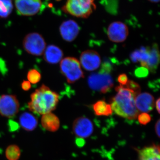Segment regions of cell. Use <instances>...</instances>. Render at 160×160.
<instances>
[{"label":"cell","instance_id":"24","mask_svg":"<svg viewBox=\"0 0 160 160\" xmlns=\"http://www.w3.org/2000/svg\"><path fill=\"white\" fill-rule=\"evenodd\" d=\"M123 86L133 92L136 96L141 93V87L139 84L134 81L128 80L126 85Z\"/></svg>","mask_w":160,"mask_h":160},{"label":"cell","instance_id":"12","mask_svg":"<svg viewBox=\"0 0 160 160\" xmlns=\"http://www.w3.org/2000/svg\"><path fill=\"white\" fill-rule=\"evenodd\" d=\"M59 31L62 38L68 42L74 41L79 33L80 27L75 21L67 20L62 23Z\"/></svg>","mask_w":160,"mask_h":160},{"label":"cell","instance_id":"5","mask_svg":"<svg viewBox=\"0 0 160 160\" xmlns=\"http://www.w3.org/2000/svg\"><path fill=\"white\" fill-rule=\"evenodd\" d=\"M61 73L66 78L68 83L72 84L84 77L79 61L73 57L62 59L60 63Z\"/></svg>","mask_w":160,"mask_h":160},{"label":"cell","instance_id":"22","mask_svg":"<svg viewBox=\"0 0 160 160\" xmlns=\"http://www.w3.org/2000/svg\"><path fill=\"white\" fill-rule=\"evenodd\" d=\"M6 157L8 160H18L21 155V151L18 146L11 145L6 150Z\"/></svg>","mask_w":160,"mask_h":160},{"label":"cell","instance_id":"21","mask_svg":"<svg viewBox=\"0 0 160 160\" xmlns=\"http://www.w3.org/2000/svg\"><path fill=\"white\" fill-rule=\"evenodd\" d=\"M12 9V0H0V18H5L8 17Z\"/></svg>","mask_w":160,"mask_h":160},{"label":"cell","instance_id":"28","mask_svg":"<svg viewBox=\"0 0 160 160\" xmlns=\"http://www.w3.org/2000/svg\"><path fill=\"white\" fill-rule=\"evenodd\" d=\"M21 87H22V89L24 91H28L31 89V83L29 82L28 81L23 80L21 84Z\"/></svg>","mask_w":160,"mask_h":160},{"label":"cell","instance_id":"13","mask_svg":"<svg viewBox=\"0 0 160 160\" xmlns=\"http://www.w3.org/2000/svg\"><path fill=\"white\" fill-rule=\"evenodd\" d=\"M135 104L138 111L147 113L154 108V98L148 92L140 93L136 97Z\"/></svg>","mask_w":160,"mask_h":160},{"label":"cell","instance_id":"8","mask_svg":"<svg viewBox=\"0 0 160 160\" xmlns=\"http://www.w3.org/2000/svg\"><path fill=\"white\" fill-rule=\"evenodd\" d=\"M18 14L31 16L39 12L42 7V0H15Z\"/></svg>","mask_w":160,"mask_h":160},{"label":"cell","instance_id":"3","mask_svg":"<svg viewBox=\"0 0 160 160\" xmlns=\"http://www.w3.org/2000/svg\"><path fill=\"white\" fill-rule=\"evenodd\" d=\"M100 72L93 73L88 77V83L90 89L105 93L109 91L113 86V81L110 74V66L104 63Z\"/></svg>","mask_w":160,"mask_h":160},{"label":"cell","instance_id":"1","mask_svg":"<svg viewBox=\"0 0 160 160\" xmlns=\"http://www.w3.org/2000/svg\"><path fill=\"white\" fill-rule=\"evenodd\" d=\"M59 99V95L57 92L43 84L30 95L28 109L35 114L42 115L56 109Z\"/></svg>","mask_w":160,"mask_h":160},{"label":"cell","instance_id":"26","mask_svg":"<svg viewBox=\"0 0 160 160\" xmlns=\"http://www.w3.org/2000/svg\"><path fill=\"white\" fill-rule=\"evenodd\" d=\"M149 73L148 69L143 66L137 68L135 71V75L138 78H146L148 75Z\"/></svg>","mask_w":160,"mask_h":160},{"label":"cell","instance_id":"20","mask_svg":"<svg viewBox=\"0 0 160 160\" xmlns=\"http://www.w3.org/2000/svg\"><path fill=\"white\" fill-rule=\"evenodd\" d=\"M92 108L95 114L98 116H108L113 112L110 104H107L103 100H100L94 103Z\"/></svg>","mask_w":160,"mask_h":160},{"label":"cell","instance_id":"4","mask_svg":"<svg viewBox=\"0 0 160 160\" xmlns=\"http://www.w3.org/2000/svg\"><path fill=\"white\" fill-rule=\"evenodd\" d=\"M94 0H68L64 6L67 13L77 18L89 17L96 9Z\"/></svg>","mask_w":160,"mask_h":160},{"label":"cell","instance_id":"14","mask_svg":"<svg viewBox=\"0 0 160 160\" xmlns=\"http://www.w3.org/2000/svg\"><path fill=\"white\" fill-rule=\"evenodd\" d=\"M43 58L48 64H57L62 59L63 52L59 47L54 45H49L46 47Z\"/></svg>","mask_w":160,"mask_h":160},{"label":"cell","instance_id":"25","mask_svg":"<svg viewBox=\"0 0 160 160\" xmlns=\"http://www.w3.org/2000/svg\"><path fill=\"white\" fill-rule=\"evenodd\" d=\"M137 118L139 122L141 125H147L151 120V117L146 112H142L138 115Z\"/></svg>","mask_w":160,"mask_h":160},{"label":"cell","instance_id":"27","mask_svg":"<svg viewBox=\"0 0 160 160\" xmlns=\"http://www.w3.org/2000/svg\"><path fill=\"white\" fill-rule=\"evenodd\" d=\"M118 81L120 83V85L122 86H125L128 81V77L125 73L120 74L118 77Z\"/></svg>","mask_w":160,"mask_h":160},{"label":"cell","instance_id":"11","mask_svg":"<svg viewBox=\"0 0 160 160\" xmlns=\"http://www.w3.org/2000/svg\"><path fill=\"white\" fill-rule=\"evenodd\" d=\"M72 131L78 137L82 138L89 137L93 132V124L88 118H78L72 124Z\"/></svg>","mask_w":160,"mask_h":160},{"label":"cell","instance_id":"31","mask_svg":"<svg viewBox=\"0 0 160 160\" xmlns=\"http://www.w3.org/2000/svg\"><path fill=\"white\" fill-rule=\"evenodd\" d=\"M148 1L152 3H156L158 2H159L160 0H148Z\"/></svg>","mask_w":160,"mask_h":160},{"label":"cell","instance_id":"16","mask_svg":"<svg viewBox=\"0 0 160 160\" xmlns=\"http://www.w3.org/2000/svg\"><path fill=\"white\" fill-rule=\"evenodd\" d=\"M160 52L157 44H155L149 47V56L145 67L152 73L157 71L160 62Z\"/></svg>","mask_w":160,"mask_h":160},{"label":"cell","instance_id":"15","mask_svg":"<svg viewBox=\"0 0 160 160\" xmlns=\"http://www.w3.org/2000/svg\"><path fill=\"white\" fill-rule=\"evenodd\" d=\"M41 125L47 131L54 132L59 129V119L52 112L46 113L42 115L41 118Z\"/></svg>","mask_w":160,"mask_h":160},{"label":"cell","instance_id":"29","mask_svg":"<svg viewBox=\"0 0 160 160\" xmlns=\"http://www.w3.org/2000/svg\"><path fill=\"white\" fill-rule=\"evenodd\" d=\"M160 119H159L155 125V127L156 132V134L159 138L160 137Z\"/></svg>","mask_w":160,"mask_h":160},{"label":"cell","instance_id":"18","mask_svg":"<svg viewBox=\"0 0 160 160\" xmlns=\"http://www.w3.org/2000/svg\"><path fill=\"white\" fill-rule=\"evenodd\" d=\"M139 160H160V146L152 144L138 150Z\"/></svg>","mask_w":160,"mask_h":160},{"label":"cell","instance_id":"7","mask_svg":"<svg viewBox=\"0 0 160 160\" xmlns=\"http://www.w3.org/2000/svg\"><path fill=\"white\" fill-rule=\"evenodd\" d=\"M20 109V103L16 96L3 94L0 96V115L11 118L15 116Z\"/></svg>","mask_w":160,"mask_h":160},{"label":"cell","instance_id":"23","mask_svg":"<svg viewBox=\"0 0 160 160\" xmlns=\"http://www.w3.org/2000/svg\"><path fill=\"white\" fill-rule=\"evenodd\" d=\"M28 81L32 84H35L41 81L42 76L40 72L36 69H32L28 71L27 75Z\"/></svg>","mask_w":160,"mask_h":160},{"label":"cell","instance_id":"17","mask_svg":"<svg viewBox=\"0 0 160 160\" xmlns=\"http://www.w3.org/2000/svg\"><path fill=\"white\" fill-rule=\"evenodd\" d=\"M19 122L20 126L26 131H33L38 125V119L36 117L30 112H23L20 116Z\"/></svg>","mask_w":160,"mask_h":160},{"label":"cell","instance_id":"10","mask_svg":"<svg viewBox=\"0 0 160 160\" xmlns=\"http://www.w3.org/2000/svg\"><path fill=\"white\" fill-rule=\"evenodd\" d=\"M80 64L86 71H93L97 69L101 64L100 55L93 50L83 52L80 56Z\"/></svg>","mask_w":160,"mask_h":160},{"label":"cell","instance_id":"6","mask_svg":"<svg viewBox=\"0 0 160 160\" xmlns=\"http://www.w3.org/2000/svg\"><path fill=\"white\" fill-rule=\"evenodd\" d=\"M23 47L26 52L36 56L44 53L46 47L45 39L38 32H31L26 35L23 41Z\"/></svg>","mask_w":160,"mask_h":160},{"label":"cell","instance_id":"9","mask_svg":"<svg viewBox=\"0 0 160 160\" xmlns=\"http://www.w3.org/2000/svg\"><path fill=\"white\" fill-rule=\"evenodd\" d=\"M129 34L128 27L124 23L115 22L110 24L107 30V35L110 41L113 42H124Z\"/></svg>","mask_w":160,"mask_h":160},{"label":"cell","instance_id":"2","mask_svg":"<svg viewBox=\"0 0 160 160\" xmlns=\"http://www.w3.org/2000/svg\"><path fill=\"white\" fill-rule=\"evenodd\" d=\"M115 90L117 93L110 101L112 112L119 116L128 119L137 118L139 111L135 104L136 95L121 85L116 87Z\"/></svg>","mask_w":160,"mask_h":160},{"label":"cell","instance_id":"30","mask_svg":"<svg viewBox=\"0 0 160 160\" xmlns=\"http://www.w3.org/2000/svg\"><path fill=\"white\" fill-rule=\"evenodd\" d=\"M156 107L157 110L159 114L160 113V99L158 98L156 102Z\"/></svg>","mask_w":160,"mask_h":160},{"label":"cell","instance_id":"19","mask_svg":"<svg viewBox=\"0 0 160 160\" xmlns=\"http://www.w3.org/2000/svg\"><path fill=\"white\" fill-rule=\"evenodd\" d=\"M149 47H142L138 50H135L131 53L130 58L133 62H141L143 67L146 66L149 56Z\"/></svg>","mask_w":160,"mask_h":160}]
</instances>
